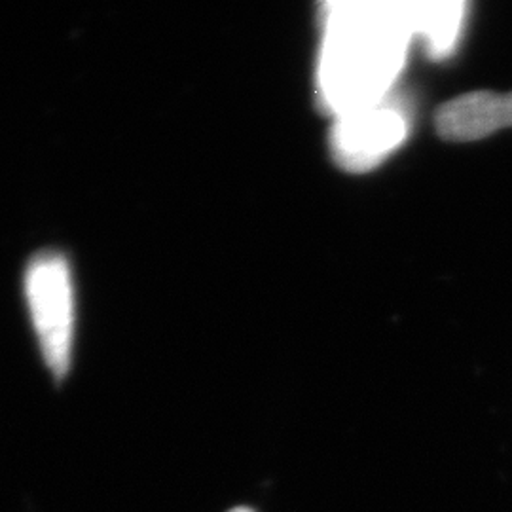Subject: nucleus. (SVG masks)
<instances>
[{"instance_id":"423d86ee","label":"nucleus","mask_w":512,"mask_h":512,"mask_svg":"<svg viewBox=\"0 0 512 512\" xmlns=\"http://www.w3.org/2000/svg\"><path fill=\"white\" fill-rule=\"evenodd\" d=\"M230 512H255L251 511V509H247V507H238V509H232Z\"/></svg>"},{"instance_id":"39448f33","label":"nucleus","mask_w":512,"mask_h":512,"mask_svg":"<svg viewBox=\"0 0 512 512\" xmlns=\"http://www.w3.org/2000/svg\"><path fill=\"white\" fill-rule=\"evenodd\" d=\"M412 35H421L433 57H446L458 42L465 18V4L444 2H406Z\"/></svg>"},{"instance_id":"f03ea898","label":"nucleus","mask_w":512,"mask_h":512,"mask_svg":"<svg viewBox=\"0 0 512 512\" xmlns=\"http://www.w3.org/2000/svg\"><path fill=\"white\" fill-rule=\"evenodd\" d=\"M27 296L46 365L55 378L71 366L73 287L63 256L42 253L27 270Z\"/></svg>"},{"instance_id":"7ed1b4c3","label":"nucleus","mask_w":512,"mask_h":512,"mask_svg":"<svg viewBox=\"0 0 512 512\" xmlns=\"http://www.w3.org/2000/svg\"><path fill=\"white\" fill-rule=\"evenodd\" d=\"M408 133L406 110L389 97L336 118L330 147L334 160L348 171L372 169L401 147Z\"/></svg>"},{"instance_id":"20e7f679","label":"nucleus","mask_w":512,"mask_h":512,"mask_svg":"<svg viewBox=\"0 0 512 512\" xmlns=\"http://www.w3.org/2000/svg\"><path fill=\"white\" fill-rule=\"evenodd\" d=\"M512 128V92L465 93L437 112V129L448 141H476Z\"/></svg>"},{"instance_id":"f257e3e1","label":"nucleus","mask_w":512,"mask_h":512,"mask_svg":"<svg viewBox=\"0 0 512 512\" xmlns=\"http://www.w3.org/2000/svg\"><path fill=\"white\" fill-rule=\"evenodd\" d=\"M323 21V109L338 118L387 99L412 37L406 2H329Z\"/></svg>"}]
</instances>
